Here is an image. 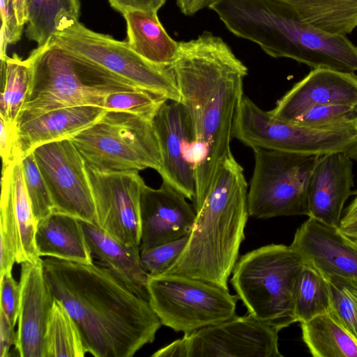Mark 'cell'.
I'll list each match as a JSON object with an SVG mask.
<instances>
[{
  "label": "cell",
  "mask_w": 357,
  "mask_h": 357,
  "mask_svg": "<svg viewBox=\"0 0 357 357\" xmlns=\"http://www.w3.org/2000/svg\"><path fill=\"white\" fill-rule=\"evenodd\" d=\"M79 0H26V28L29 40L41 46L53 35L78 21Z\"/></svg>",
  "instance_id": "obj_26"
},
{
  "label": "cell",
  "mask_w": 357,
  "mask_h": 357,
  "mask_svg": "<svg viewBox=\"0 0 357 357\" xmlns=\"http://www.w3.org/2000/svg\"><path fill=\"white\" fill-rule=\"evenodd\" d=\"M19 24L24 27L26 24V0H14Z\"/></svg>",
  "instance_id": "obj_44"
},
{
  "label": "cell",
  "mask_w": 357,
  "mask_h": 357,
  "mask_svg": "<svg viewBox=\"0 0 357 357\" xmlns=\"http://www.w3.org/2000/svg\"><path fill=\"white\" fill-rule=\"evenodd\" d=\"M215 0H176L181 12L187 16H191L201 10L209 7Z\"/></svg>",
  "instance_id": "obj_41"
},
{
  "label": "cell",
  "mask_w": 357,
  "mask_h": 357,
  "mask_svg": "<svg viewBox=\"0 0 357 357\" xmlns=\"http://www.w3.org/2000/svg\"><path fill=\"white\" fill-rule=\"evenodd\" d=\"M93 257L137 296L149 301V273L140 257V247L126 245L115 239L96 224L82 221Z\"/></svg>",
  "instance_id": "obj_23"
},
{
  "label": "cell",
  "mask_w": 357,
  "mask_h": 357,
  "mask_svg": "<svg viewBox=\"0 0 357 357\" xmlns=\"http://www.w3.org/2000/svg\"><path fill=\"white\" fill-rule=\"evenodd\" d=\"M167 0H108L110 6L122 14L132 10L158 12Z\"/></svg>",
  "instance_id": "obj_39"
},
{
  "label": "cell",
  "mask_w": 357,
  "mask_h": 357,
  "mask_svg": "<svg viewBox=\"0 0 357 357\" xmlns=\"http://www.w3.org/2000/svg\"><path fill=\"white\" fill-rule=\"evenodd\" d=\"M70 139L86 164L98 171L160 170V149L151 120L105 109L94 123Z\"/></svg>",
  "instance_id": "obj_7"
},
{
  "label": "cell",
  "mask_w": 357,
  "mask_h": 357,
  "mask_svg": "<svg viewBox=\"0 0 357 357\" xmlns=\"http://www.w3.org/2000/svg\"><path fill=\"white\" fill-rule=\"evenodd\" d=\"M327 105H357V75L312 69L296 83L269 111L275 118L293 122L309 109Z\"/></svg>",
  "instance_id": "obj_18"
},
{
  "label": "cell",
  "mask_w": 357,
  "mask_h": 357,
  "mask_svg": "<svg viewBox=\"0 0 357 357\" xmlns=\"http://www.w3.org/2000/svg\"><path fill=\"white\" fill-rule=\"evenodd\" d=\"M303 342L314 357H357V341L331 315L300 323Z\"/></svg>",
  "instance_id": "obj_27"
},
{
  "label": "cell",
  "mask_w": 357,
  "mask_h": 357,
  "mask_svg": "<svg viewBox=\"0 0 357 357\" xmlns=\"http://www.w3.org/2000/svg\"><path fill=\"white\" fill-rule=\"evenodd\" d=\"M20 159L2 165L0 204V275L14 264L41 257L36 246V221L26 192Z\"/></svg>",
  "instance_id": "obj_15"
},
{
  "label": "cell",
  "mask_w": 357,
  "mask_h": 357,
  "mask_svg": "<svg viewBox=\"0 0 357 357\" xmlns=\"http://www.w3.org/2000/svg\"><path fill=\"white\" fill-rule=\"evenodd\" d=\"M21 164L26 192L38 222L53 212L51 197L33 152L24 156Z\"/></svg>",
  "instance_id": "obj_35"
},
{
  "label": "cell",
  "mask_w": 357,
  "mask_h": 357,
  "mask_svg": "<svg viewBox=\"0 0 357 357\" xmlns=\"http://www.w3.org/2000/svg\"><path fill=\"white\" fill-rule=\"evenodd\" d=\"M166 100H168L147 91H123L108 95L102 107L106 110L131 113L153 121Z\"/></svg>",
  "instance_id": "obj_34"
},
{
  "label": "cell",
  "mask_w": 357,
  "mask_h": 357,
  "mask_svg": "<svg viewBox=\"0 0 357 357\" xmlns=\"http://www.w3.org/2000/svg\"><path fill=\"white\" fill-rule=\"evenodd\" d=\"M1 74L0 118L17 123L29 87V66L16 54L11 57L6 55L1 58Z\"/></svg>",
  "instance_id": "obj_31"
},
{
  "label": "cell",
  "mask_w": 357,
  "mask_h": 357,
  "mask_svg": "<svg viewBox=\"0 0 357 357\" xmlns=\"http://www.w3.org/2000/svg\"><path fill=\"white\" fill-rule=\"evenodd\" d=\"M105 111L96 105L63 107L19 124L18 158L22 159L42 144L71 138L94 123Z\"/></svg>",
  "instance_id": "obj_22"
},
{
  "label": "cell",
  "mask_w": 357,
  "mask_h": 357,
  "mask_svg": "<svg viewBox=\"0 0 357 357\" xmlns=\"http://www.w3.org/2000/svg\"><path fill=\"white\" fill-rule=\"evenodd\" d=\"M291 123L312 128L357 131V105L315 107Z\"/></svg>",
  "instance_id": "obj_33"
},
{
  "label": "cell",
  "mask_w": 357,
  "mask_h": 357,
  "mask_svg": "<svg viewBox=\"0 0 357 357\" xmlns=\"http://www.w3.org/2000/svg\"><path fill=\"white\" fill-rule=\"evenodd\" d=\"M0 152L2 163L6 164L13 160L20 159L17 153L18 125L8 123L1 118H0Z\"/></svg>",
  "instance_id": "obj_38"
},
{
  "label": "cell",
  "mask_w": 357,
  "mask_h": 357,
  "mask_svg": "<svg viewBox=\"0 0 357 357\" xmlns=\"http://www.w3.org/2000/svg\"><path fill=\"white\" fill-rule=\"evenodd\" d=\"M278 331L250 314L234 316L160 349L152 357H281Z\"/></svg>",
  "instance_id": "obj_12"
},
{
  "label": "cell",
  "mask_w": 357,
  "mask_h": 357,
  "mask_svg": "<svg viewBox=\"0 0 357 357\" xmlns=\"http://www.w3.org/2000/svg\"><path fill=\"white\" fill-rule=\"evenodd\" d=\"M353 185L351 158L342 153L320 156L308 186V217L339 227Z\"/></svg>",
  "instance_id": "obj_21"
},
{
  "label": "cell",
  "mask_w": 357,
  "mask_h": 357,
  "mask_svg": "<svg viewBox=\"0 0 357 357\" xmlns=\"http://www.w3.org/2000/svg\"><path fill=\"white\" fill-rule=\"evenodd\" d=\"M45 278L69 312L87 353L132 357L152 343L162 324L149 302L98 263L43 259Z\"/></svg>",
  "instance_id": "obj_2"
},
{
  "label": "cell",
  "mask_w": 357,
  "mask_h": 357,
  "mask_svg": "<svg viewBox=\"0 0 357 357\" xmlns=\"http://www.w3.org/2000/svg\"><path fill=\"white\" fill-rule=\"evenodd\" d=\"M38 255L80 264L93 262L81 220L52 212L38 221L36 231Z\"/></svg>",
  "instance_id": "obj_24"
},
{
  "label": "cell",
  "mask_w": 357,
  "mask_h": 357,
  "mask_svg": "<svg viewBox=\"0 0 357 357\" xmlns=\"http://www.w3.org/2000/svg\"><path fill=\"white\" fill-rule=\"evenodd\" d=\"M232 137L252 149L317 156L342 153L357 160V131L312 128L281 121L246 96L235 115Z\"/></svg>",
  "instance_id": "obj_9"
},
{
  "label": "cell",
  "mask_w": 357,
  "mask_h": 357,
  "mask_svg": "<svg viewBox=\"0 0 357 357\" xmlns=\"http://www.w3.org/2000/svg\"><path fill=\"white\" fill-rule=\"evenodd\" d=\"M86 353L77 324L54 298L47 322L43 357H84Z\"/></svg>",
  "instance_id": "obj_29"
},
{
  "label": "cell",
  "mask_w": 357,
  "mask_h": 357,
  "mask_svg": "<svg viewBox=\"0 0 357 357\" xmlns=\"http://www.w3.org/2000/svg\"><path fill=\"white\" fill-rule=\"evenodd\" d=\"M3 311L0 310V357H8L12 345H15L17 334Z\"/></svg>",
  "instance_id": "obj_40"
},
{
  "label": "cell",
  "mask_w": 357,
  "mask_h": 357,
  "mask_svg": "<svg viewBox=\"0 0 357 357\" xmlns=\"http://www.w3.org/2000/svg\"><path fill=\"white\" fill-rule=\"evenodd\" d=\"M49 41L96 62L142 89L182 102L172 67L147 61L126 41L95 32L79 21L56 32Z\"/></svg>",
  "instance_id": "obj_11"
},
{
  "label": "cell",
  "mask_w": 357,
  "mask_h": 357,
  "mask_svg": "<svg viewBox=\"0 0 357 357\" xmlns=\"http://www.w3.org/2000/svg\"><path fill=\"white\" fill-rule=\"evenodd\" d=\"M208 8L234 35L273 58L312 69L357 71V47L346 36L314 26L283 0H215Z\"/></svg>",
  "instance_id": "obj_3"
},
{
  "label": "cell",
  "mask_w": 357,
  "mask_h": 357,
  "mask_svg": "<svg viewBox=\"0 0 357 357\" xmlns=\"http://www.w3.org/2000/svg\"><path fill=\"white\" fill-rule=\"evenodd\" d=\"M354 195L355 197L346 208L344 214L342 217L340 224L357 218V190L354 192Z\"/></svg>",
  "instance_id": "obj_43"
},
{
  "label": "cell",
  "mask_w": 357,
  "mask_h": 357,
  "mask_svg": "<svg viewBox=\"0 0 357 357\" xmlns=\"http://www.w3.org/2000/svg\"><path fill=\"white\" fill-rule=\"evenodd\" d=\"M189 236L149 249L140 250L142 264L150 275L165 272L178 258L185 248Z\"/></svg>",
  "instance_id": "obj_36"
},
{
  "label": "cell",
  "mask_w": 357,
  "mask_h": 357,
  "mask_svg": "<svg viewBox=\"0 0 357 357\" xmlns=\"http://www.w3.org/2000/svg\"><path fill=\"white\" fill-rule=\"evenodd\" d=\"M122 15L126 22V43L130 48L155 65L171 67L178 55V42L168 35L157 13L132 10Z\"/></svg>",
  "instance_id": "obj_25"
},
{
  "label": "cell",
  "mask_w": 357,
  "mask_h": 357,
  "mask_svg": "<svg viewBox=\"0 0 357 357\" xmlns=\"http://www.w3.org/2000/svg\"><path fill=\"white\" fill-rule=\"evenodd\" d=\"M294 298L296 322H305L330 311L328 282L322 273L309 264L304 263L298 274Z\"/></svg>",
  "instance_id": "obj_30"
},
{
  "label": "cell",
  "mask_w": 357,
  "mask_h": 357,
  "mask_svg": "<svg viewBox=\"0 0 357 357\" xmlns=\"http://www.w3.org/2000/svg\"><path fill=\"white\" fill-rule=\"evenodd\" d=\"M186 199L165 181L157 189L144 184L140 197V250L190 234L196 212Z\"/></svg>",
  "instance_id": "obj_17"
},
{
  "label": "cell",
  "mask_w": 357,
  "mask_h": 357,
  "mask_svg": "<svg viewBox=\"0 0 357 357\" xmlns=\"http://www.w3.org/2000/svg\"><path fill=\"white\" fill-rule=\"evenodd\" d=\"M303 265L290 246L270 244L238 258L230 282L248 313L279 332L296 322L294 289Z\"/></svg>",
  "instance_id": "obj_6"
},
{
  "label": "cell",
  "mask_w": 357,
  "mask_h": 357,
  "mask_svg": "<svg viewBox=\"0 0 357 357\" xmlns=\"http://www.w3.org/2000/svg\"><path fill=\"white\" fill-rule=\"evenodd\" d=\"M331 293V315L357 341V277L324 275Z\"/></svg>",
  "instance_id": "obj_32"
},
{
  "label": "cell",
  "mask_w": 357,
  "mask_h": 357,
  "mask_svg": "<svg viewBox=\"0 0 357 357\" xmlns=\"http://www.w3.org/2000/svg\"><path fill=\"white\" fill-rule=\"evenodd\" d=\"M86 171L96 224L122 243L140 246V197L145 183L139 171L100 172L86 164Z\"/></svg>",
  "instance_id": "obj_14"
},
{
  "label": "cell",
  "mask_w": 357,
  "mask_h": 357,
  "mask_svg": "<svg viewBox=\"0 0 357 357\" xmlns=\"http://www.w3.org/2000/svg\"><path fill=\"white\" fill-rule=\"evenodd\" d=\"M31 152L49 190L53 212L96 224L85 160L71 139L44 144Z\"/></svg>",
  "instance_id": "obj_13"
},
{
  "label": "cell",
  "mask_w": 357,
  "mask_h": 357,
  "mask_svg": "<svg viewBox=\"0 0 357 357\" xmlns=\"http://www.w3.org/2000/svg\"><path fill=\"white\" fill-rule=\"evenodd\" d=\"M0 289V310L15 326L18 319L21 291L20 282L14 279L12 271L1 275Z\"/></svg>",
  "instance_id": "obj_37"
},
{
  "label": "cell",
  "mask_w": 357,
  "mask_h": 357,
  "mask_svg": "<svg viewBox=\"0 0 357 357\" xmlns=\"http://www.w3.org/2000/svg\"><path fill=\"white\" fill-rule=\"evenodd\" d=\"M248 185L232 153L218 165L198 210L188 243L163 273L202 280L229 290L249 217Z\"/></svg>",
  "instance_id": "obj_4"
},
{
  "label": "cell",
  "mask_w": 357,
  "mask_h": 357,
  "mask_svg": "<svg viewBox=\"0 0 357 357\" xmlns=\"http://www.w3.org/2000/svg\"><path fill=\"white\" fill-rule=\"evenodd\" d=\"M149 302L162 325L184 334L236 315L237 295L202 280L173 273L149 275Z\"/></svg>",
  "instance_id": "obj_10"
},
{
  "label": "cell",
  "mask_w": 357,
  "mask_h": 357,
  "mask_svg": "<svg viewBox=\"0 0 357 357\" xmlns=\"http://www.w3.org/2000/svg\"><path fill=\"white\" fill-rule=\"evenodd\" d=\"M252 150L255 165L248 193L249 216H308V186L320 156Z\"/></svg>",
  "instance_id": "obj_8"
},
{
  "label": "cell",
  "mask_w": 357,
  "mask_h": 357,
  "mask_svg": "<svg viewBox=\"0 0 357 357\" xmlns=\"http://www.w3.org/2000/svg\"><path fill=\"white\" fill-rule=\"evenodd\" d=\"M289 246L305 264L323 275L357 277V247L345 238L339 227L308 217L297 229Z\"/></svg>",
  "instance_id": "obj_20"
},
{
  "label": "cell",
  "mask_w": 357,
  "mask_h": 357,
  "mask_svg": "<svg viewBox=\"0 0 357 357\" xmlns=\"http://www.w3.org/2000/svg\"><path fill=\"white\" fill-rule=\"evenodd\" d=\"M153 123L160 149L162 165L158 173L162 181L193 202L195 196L193 136L184 105L181 102L166 100Z\"/></svg>",
  "instance_id": "obj_16"
},
{
  "label": "cell",
  "mask_w": 357,
  "mask_h": 357,
  "mask_svg": "<svg viewBox=\"0 0 357 357\" xmlns=\"http://www.w3.org/2000/svg\"><path fill=\"white\" fill-rule=\"evenodd\" d=\"M26 61L30 69V84L17 125L59 108L102 107L105 98L111 93L144 90L50 41L32 50Z\"/></svg>",
  "instance_id": "obj_5"
},
{
  "label": "cell",
  "mask_w": 357,
  "mask_h": 357,
  "mask_svg": "<svg viewBox=\"0 0 357 357\" xmlns=\"http://www.w3.org/2000/svg\"><path fill=\"white\" fill-rule=\"evenodd\" d=\"M314 26L347 35L357 28V0H283Z\"/></svg>",
  "instance_id": "obj_28"
},
{
  "label": "cell",
  "mask_w": 357,
  "mask_h": 357,
  "mask_svg": "<svg viewBox=\"0 0 357 357\" xmlns=\"http://www.w3.org/2000/svg\"><path fill=\"white\" fill-rule=\"evenodd\" d=\"M20 264L21 298L15 348L20 357H43L44 336L54 297L41 258Z\"/></svg>",
  "instance_id": "obj_19"
},
{
  "label": "cell",
  "mask_w": 357,
  "mask_h": 357,
  "mask_svg": "<svg viewBox=\"0 0 357 357\" xmlns=\"http://www.w3.org/2000/svg\"><path fill=\"white\" fill-rule=\"evenodd\" d=\"M171 67L192 131L196 211L218 165L232 153L233 123L248 68L220 37L209 31L178 42Z\"/></svg>",
  "instance_id": "obj_1"
},
{
  "label": "cell",
  "mask_w": 357,
  "mask_h": 357,
  "mask_svg": "<svg viewBox=\"0 0 357 357\" xmlns=\"http://www.w3.org/2000/svg\"><path fill=\"white\" fill-rule=\"evenodd\" d=\"M339 228L345 238L357 247V218L340 224Z\"/></svg>",
  "instance_id": "obj_42"
}]
</instances>
